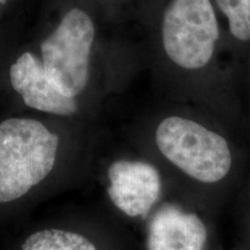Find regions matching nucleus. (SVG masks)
I'll use <instances>...</instances> for the list:
<instances>
[{"label":"nucleus","instance_id":"obj_1","mask_svg":"<svg viewBox=\"0 0 250 250\" xmlns=\"http://www.w3.org/2000/svg\"><path fill=\"white\" fill-rule=\"evenodd\" d=\"M58 144L57 134L35 120L9 118L0 124V203L20 198L48 176Z\"/></svg>","mask_w":250,"mask_h":250},{"label":"nucleus","instance_id":"obj_2","mask_svg":"<svg viewBox=\"0 0 250 250\" xmlns=\"http://www.w3.org/2000/svg\"><path fill=\"white\" fill-rule=\"evenodd\" d=\"M155 142L167 160L199 182H219L230 169L232 153L226 139L189 118H165Z\"/></svg>","mask_w":250,"mask_h":250},{"label":"nucleus","instance_id":"obj_3","mask_svg":"<svg viewBox=\"0 0 250 250\" xmlns=\"http://www.w3.org/2000/svg\"><path fill=\"white\" fill-rule=\"evenodd\" d=\"M162 46L171 62L187 71L213 58L220 27L211 0H171L162 18Z\"/></svg>","mask_w":250,"mask_h":250},{"label":"nucleus","instance_id":"obj_4","mask_svg":"<svg viewBox=\"0 0 250 250\" xmlns=\"http://www.w3.org/2000/svg\"><path fill=\"white\" fill-rule=\"evenodd\" d=\"M94 36L90 18L81 9L73 8L41 45L43 67L68 98L79 95L88 83Z\"/></svg>","mask_w":250,"mask_h":250},{"label":"nucleus","instance_id":"obj_5","mask_svg":"<svg viewBox=\"0 0 250 250\" xmlns=\"http://www.w3.org/2000/svg\"><path fill=\"white\" fill-rule=\"evenodd\" d=\"M108 176L109 197L129 217H146L160 197V174L147 162L115 161Z\"/></svg>","mask_w":250,"mask_h":250},{"label":"nucleus","instance_id":"obj_6","mask_svg":"<svg viewBox=\"0 0 250 250\" xmlns=\"http://www.w3.org/2000/svg\"><path fill=\"white\" fill-rule=\"evenodd\" d=\"M9 78L15 92L28 107L50 114L71 116L76 114V98H68L50 79L43 64L26 52L12 65Z\"/></svg>","mask_w":250,"mask_h":250},{"label":"nucleus","instance_id":"obj_7","mask_svg":"<svg viewBox=\"0 0 250 250\" xmlns=\"http://www.w3.org/2000/svg\"><path fill=\"white\" fill-rule=\"evenodd\" d=\"M205 241L201 219L171 204L162 206L148 227V250H203Z\"/></svg>","mask_w":250,"mask_h":250},{"label":"nucleus","instance_id":"obj_8","mask_svg":"<svg viewBox=\"0 0 250 250\" xmlns=\"http://www.w3.org/2000/svg\"><path fill=\"white\" fill-rule=\"evenodd\" d=\"M22 250H98L78 233L59 229H45L34 233L24 241Z\"/></svg>","mask_w":250,"mask_h":250},{"label":"nucleus","instance_id":"obj_9","mask_svg":"<svg viewBox=\"0 0 250 250\" xmlns=\"http://www.w3.org/2000/svg\"><path fill=\"white\" fill-rule=\"evenodd\" d=\"M215 4L226 18L230 35L242 42L250 41V0H215Z\"/></svg>","mask_w":250,"mask_h":250},{"label":"nucleus","instance_id":"obj_10","mask_svg":"<svg viewBox=\"0 0 250 250\" xmlns=\"http://www.w3.org/2000/svg\"><path fill=\"white\" fill-rule=\"evenodd\" d=\"M0 1H4V0H0Z\"/></svg>","mask_w":250,"mask_h":250}]
</instances>
